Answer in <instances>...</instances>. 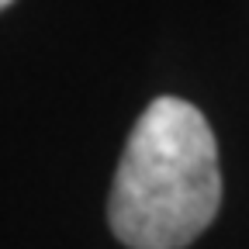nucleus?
<instances>
[{
    "label": "nucleus",
    "mask_w": 249,
    "mask_h": 249,
    "mask_svg": "<svg viewBox=\"0 0 249 249\" xmlns=\"http://www.w3.org/2000/svg\"><path fill=\"white\" fill-rule=\"evenodd\" d=\"M222 208L218 142L201 107L156 97L114 170L107 225L128 249H183Z\"/></svg>",
    "instance_id": "1"
},
{
    "label": "nucleus",
    "mask_w": 249,
    "mask_h": 249,
    "mask_svg": "<svg viewBox=\"0 0 249 249\" xmlns=\"http://www.w3.org/2000/svg\"><path fill=\"white\" fill-rule=\"evenodd\" d=\"M14 4V0H0V11H4V7H11Z\"/></svg>",
    "instance_id": "2"
}]
</instances>
